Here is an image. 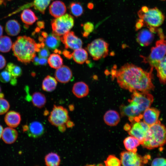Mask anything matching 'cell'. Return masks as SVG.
I'll return each instance as SVG.
<instances>
[{"label":"cell","instance_id":"cell-1","mask_svg":"<svg viewBox=\"0 0 166 166\" xmlns=\"http://www.w3.org/2000/svg\"><path fill=\"white\" fill-rule=\"evenodd\" d=\"M151 68L149 71L132 64L127 63L118 69L112 70V76L116 78L120 86L131 92L137 91L149 92L154 90Z\"/></svg>","mask_w":166,"mask_h":166},{"label":"cell","instance_id":"cell-2","mask_svg":"<svg viewBox=\"0 0 166 166\" xmlns=\"http://www.w3.org/2000/svg\"><path fill=\"white\" fill-rule=\"evenodd\" d=\"M14 55L18 60L25 64L32 61L39 50V43H36L34 40L26 36L18 37L12 46Z\"/></svg>","mask_w":166,"mask_h":166},{"label":"cell","instance_id":"cell-3","mask_svg":"<svg viewBox=\"0 0 166 166\" xmlns=\"http://www.w3.org/2000/svg\"><path fill=\"white\" fill-rule=\"evenodd\" d=\"M166 144V127L160 120L149 126L143 143L142 146L152 149L162 146Z\"/></svg>","mask_w":166,"mask_h":166},{"label":"cell","instance_id":"cell-4","mask_svg":"<svg viewBox=\"0 0 166 166\" xmlns=\"http://www.w3.org/2000/svg\"><path fill=\"white\" fill-rule=\"evenodd\" d=\"M138 15L140 18L143 20L144 25L147 26L148 29L159 26L165 19L164 15L156 7L148 8L144 12L140 10L138 12Z\"/></svg>","mask_w":166,"mask_h":166},{"label":"cell","instance_id":"cell-5","mask_svg":"<svg viewBox=\"0 0 166 166\" xmlns=\"http://www.w3.org/2000/svg\"><path fill=\"white\" fill-rule=\"evenodd\" d=\"M166 55V40L160 39L157 41L155 46L152 48L151 53L147 57L142 56L144 62L155 68L160 61Z\"/></svg>","mask_w":166,"mask_h":166},{"label":"cell","instance_id":"cell-6","mask_svg":"<svg viewBox=\"0 0 166 166\" xmlns=\"http://www.w3.org/2000/svg\"><path fill=\"white\" fill-rule=\"evenodd\" d=\"M74 24L73 17L67 14L53 20L51 25L52 33L60 37L69 32Z\"/></svg>","mask_w":166,"mask_h":166},{"label":"cell","instance_id":"cell-7","mask_svg":"<svg viewBox=\"0 0 166 166\" xmlns=\"http://www.w3.org/2000/svg\"><path fill=\"white\" fill-rule=\"evenodd\" d=\"M86 50L94 60L105 58L108 55L109 44L102 38H97L89 44Z\"/></svg>","mask_w":166,"mask_h":166},{"label":"cell","instance_id":"cell-8","mask_svg":"<svg viewBox=\"0 0 166 166\" xmlns=\"http://www.w3.org/2000/svg\"><path fill=\"white\" fill-rule=\"evenodd\" d=\"M150 157L149 155L142 156L136 152L123 151L120 154V161L123 166H143L148 163Z\"/></svg>","mask_w":166,"mask_h":166},{"label":"cell","instance_id":"cell-9","mask_svg":"<svg viewBox=\"0 0 166 166\" xmlns=\"http://www.w3.org/2000/svg\"><path fill=\"white\" fill-rule=\"evenodd\" d=\"M69 119L67 109L62 106L55 105L48 117V120L52 125L58 127L65 125Z\"/></svg>","mask_w":166,"mask_h":166},{"label":"cell","instance_id":"cell-10","mask_svg":"<svg viewBox=\"0 0 166 166\" xmlns=\"http://www.w3.org/2000/svg\"><path fill=\"white\" fill-rule=\"evenodd\" d=\"M131 97L128 100L136 104L141 113L150 107L154 100L153 96L149 92L135 91L132 92Z\"/></svg>","mask_w":166,"mask_h":166},{"label":"cell","instance_id":"cell-11","mask_svg":"<svg viewBox=\"0 0 166 166\" xmlns=\"http://www.w3.org/2000/svg\"><path fill=\"white\" fill-rule=\"evenodd\" d=\"M132 122L130 128L128 131V133L130 136L138 139L142 144L149 126L143 121L140 120Z\"/></svg>","mask_w":166,"mask_h":166},{"label":"cell","instance_id":"cell-12","mask_svg":"<svg viewBox=\"0 0 166 166\" xmlns=\"http://www.w3.org/2000/svg\"><path fill=\"white\" fill-rule=\"evenodd\" d=\"M128 101L129 103L128 105H122L120 107L121 116L128 117L131 122L138 118L142 119V114L137 105L132 101Z\"/></svg>","mask_w":166,"mask_h":166},{"label":"cell","instance_id":"cell-13","mask_svg":"<svg viewBox=\"0 0 166 166\" xmlns=\"http://www.w3.org/2000/svg\"><path fill=\"white\" fill-rule=\"evenodd\" d=\"M61 41L66 49L74 50L81 48L83 45L82 40L76 36L73 31H69L60 37Z\"/></svg>","mask_w":166,"mask_h":166},{"label":"cell","instance_id":"cell-14","mask_svg":"<svg viewBox=\"0 0 166 166\" xmlns=\"http://www.w3.org/2000/svg\"><path fill=\"white\" fill-rule=\"evenodd\" d=\"M38 39L40 42L43 43L47 47L53 50L57 48L60 43V37L53 33L48 34L42 32Z\"/></svg>","mask_w":166,"mask_h":166},{"label":"cell","instance_id":"cell-15","mask_svg":"<svg viewBox=\"0 0 166 166\" xmlns=\"http://www.w3.org/2000/svg\"><path fill=\"white\" fill-rule=\"evenodd\" d=\"M23 130L26 131L29 137L37 138L41 136L44 133L45 129L43 124L37 121L30 123L28 126H24Z\"/></svg>","mask_w":166,"mask_h":166},{"label":"cell","instance_id":"cell-16","mask_svg":"<svg viewBox=\"0 0 166 166\" xmlns=\"http://www.w3.org/2000/svg\"><path fill=\"white\" fill-rule=\"evenodd\" d=\"M160 112L157 109L149 107L142 114L143 121L149 126L156 123L159 121Z\"/></svg>","mask_w":166,"mask_h":166},{"label":"cell","instance_id":"cell-17","mask_svg":"<svg viewBox=\"0 0 166 166\" xmlns=\"http://www.w3.org/2000/svg\"><path fill=\"white\" fill-rule=\"evenodd\" d=\"M73 74L70 68L67 66L62 65L57 69L55 73L56 79L63 83L69 82L71 79Z\"/></svg>","mask_w":166,"mask_h":166},{"label":"cell","instance_id":"cell-18","mask_svg":"<svg viewBox=\"0 0 166 166\" xmlns=\"http://www.w3.org/2000/svg\"><path fill=\"white\" fill-rule=\"evenodd\" d=\"M153 33L149 30L144 29L137 34L136 40L142 46H146L150 45L153 41L154 35Z\"/></svg>","mask_w":166,"mask_h":166},{"label":"cell","instance_id":"cell-19","mask_svg":"<svg viewBox=\"0 0 166 166\" xmlns=\"http://www.w3.org/2000/svg\"><path fill=\"white\" fill-rule=\"evenodd\" d=\"M49 10L52 16L57 18L63 15L65 13L66 8L63 2L60 1H56L50 5Z\"/></svg>","mask_w":166,"mask_h":166},{"label":"cell","instance_id":"cell-20","mask_svg":"<svg viewBox=\"0 0 166 166\" xmlns=\"http://www.w3.org/2000/svg\"><path fill=\"white\" fill-rule=\"evenodd\" d=\"M21 120L20 114L14 111L7 112L4 118L5 121L7 125L13 128L18 126L20 123Z\"/></svg>","mask_w":166,"mask_h":166},{"label":"cell","instance_id":"cell-21","mask_svg":"<svg viewBox=\"0 0 166 166\" xmlns=\"http://www.w3.org/2000/svg\"><path fill=\"white\" fill-rule=\"evenodd\" d=\"M89 91L87 85L82 81L76 82L72 88L73 93L78 98H81L87 96L89 93Z\"/></svg>","mask_w":166,"mask_h":166},{"label":"cell","instance_id":"cell-22","mask_svg":"<svg viewBox=\"0 0 166 166\" xmlns=\"http://www.w3.org/2000/svg\"><path fill=\"white\" fill-rule=\"evenodd\" d=\"M18 136L17 131L13 128L8 127L3 129L2 137L7 144L13 143L17 140Z\"/></svg>","mask_w":166,"mask_h":166},{"label":"cell","instance_id":"cell-23","mask_svg":"<svg viewBox=\"0 0 166 166\" xmlns=\"http://www.w3.org/2000/svg\"><path fill=\"white\" fill-rule=\"evenodd\" d=\"M120 120V116L119 113L114 110H108L104 116L105 122L110 126L117 125L119 122Z\"/></svg>","mask_w":166,"mask_h":166},{"label":"cell","instance_id":"cell-24","mask_svg":"<svg viewBox=\"0 0 166 166\" xmlns=\"http://www.w3.org/2000/svg\"><path fill=\"white\" fill-rule=\"evenodd\" d=\"M5 30L8 35L15 36L18 35L20 31V25L17 20H10L6 23Z\"/></svg>","mask_w":166,"mask_h":166},{"label":"cell","instance_id":"cell-25","mask_svg":"<svg viewBox=\"0 0 166 166\" xmlns=\"http://www.w3.org/2000/svg\"><path fill=\"white\" fill-rule=\"evenodd\" d=\"M160 82L164 85L166 83V56L160 61L155 68Z\"/></svg>","mask_w":166,"mask_h":166},{"label":"cell","instance_id":"cell-26","mask_svg":"<svg viewBox=\"0 0 166 166\" xmlns=\"http://www.w3.org/2000/svg\"><path fill=\"white\" fill-rule=\"evenodd\" d=\"M71 57L76 62L82 64L87 60L88 53L86 50L81 48L74 50Z\"/></svg>","mask_w":166,"mask_h":166},{"label":"cell","instance_id":"cell-27","mask_svg":"<svg viewBox=\"0 0 166 166\" xmlns=\"http://www.w3.org/2000/svg\"><path fill=\"white\" fill-rule=\"evenodd\" d=\"M123 143L128 151L135 152L137 151V147L140 144L138 139L131 136L126 137L123 141Z\"/></svg>","mask_w":166,"mask_h":166},{"label":"cell","instance_id":"cell-28","mask_svg":"<svg viewBox=\"0 0 166 166\" xmlns=\"http://www.w3.org/2000/svg\"><path fill=\"white\" fill-rule=\"evenodd\" d=\"M22 21L27 25L33 24L38 19L34 13L30 9L24 10L21 15Z\"/></svg>","mask_w":166,"mask_h":166},{"label":"cell","instance_id":"cell-29","mask_svg":"<svg viewBox=\"0 0 166 166\" xmlns=\"http://www.w3.org/2000/svg\"><path fill=\"white\" fill-rule=\"evenodd\" d=\"M57 85V82L56 78L51 76L48 75L43 81L42 88L45 91L51 92L56 89Z\"/></svg>","mask_w":166,"mask_h":166},{"label":"cell","instance_id":"cell-30","mask_svg":"<svg viewBox=\"0 0 166 166\" xmlns=\"http://www.w3.org/2000/svg\"><path fill=\"white\" fill-rule=\"evenodd\" d=\"M31 100L33 105L39 108L43 107L46 101L45 95L40 92H36L33 93Z\"/></svg>","mask_w":166,"mask_h":166},{"label":"cell","instance_id":"cell-31","mask_svg":"<svg viewBox=\"0 0 166 166\" xmlns=\"http://www.w3.org/2000/svg\"><path fill=\"white\" fill-rule=\"evenodd\" d=\"M45 161L46 165L57 166L60 164L61 160L58 154L55 152H51L45 156Z\"/></svg>","mask_w":166,"mask_h":166},{"label":"cell","instance_id":"cell-32","mask_svg":"<svg viewBox=\"0 0 166 166\" xmlns=\"http://www.w3.org/2000/svg\"><path fill=\"white\" fill-rule=\"evenodd\" d=\"M48 63L51 68L57 69L62 65L63 61L62 57L58 54L52 53L49 57Z\"/></svg>","mask_w":166,"mask_h":166},{"label":"cell","instance_id":"cell-33","mask_svg":"<svg viewBox=\"0 0 166 166\" xmlns=\"http://www.w3.org/2000/svg\"><path fill=\"white\" fill-rule=\"evenodd\" d=\"M12 46V43L10 38L4 36L0 37V51L3 53L8 52Z\"/></svg>","mask_w":166,"mask_h":166},{"label":"cell","instance_id":"cell-34","mask_svg":"<svg viewBox=\"0 0 166 166\" xmlns=\"http://www.w3.org/2000/svg\"><path fill=\"white\" fill-rule=\"evenodd\" d=\"M52 0H34L32 5L35 10L44 14L46 9Z\"/></svg>","mask_w":166,"mask_h":166},{"label":"cell","instance_id":"cell-35","mask_svg":"<svg viewBox=\"0 0 166 166\" xmlns=\"http://www.w3.org/2000/svg\"><path fill=\"white\" fill-rule=\"evenodd\" d=\"M69 9L70 13L76 17L81 16L84 12L82 6L78 2H71L69 5Z\"/></svg>","mask_w":166,"mask_h":166},{"label":"cell","instance_id":"cell-36","mask_svg":"<svg viewBox=\"0 0 166 166\" xmlns=\"http://www.w3.org/2000/svg\"><path fill=\"white\" fill-rule=\"evenodd\" d=\"M0 81L3 83H6L9 82L13 85L17 83L16 78L12 76L6 70L0 73Z\"/></svg>","mask_w":166,"mask_h":166},{"label":"cell","instance_id":"cell-37","mask_svg":"<svg viewBox=\"0 0 166 166\" xmlns=\"http://www.w3.org/2000/svg\"><path fill=\"white\" fill-rule=\"evenodd\" d=\"M7 70L13 77L17 78L20 76L22 74L21 68L18 65L12 63H8L6 67Z\"/></svg>","mask_w":166,"mask_h":166},{"label":"cell","instance_id":"cell-38","mask_svg":"<svg viewBox=\"0 0 166 166\" xmlns=\"http://www.w3.org/2000/svg\"><path fill=\"white\" fill-rule=\"evenodd\" d=\"M104 163L107 166H120L121 165L120 160L113 155L109 156Z\"/></svg>","mask_w":166,"mask_h":166},{"label":"cell","instance_id":"cell-39","mask_svg":"<svg viewBox=\"0 0 166 166\" xmlns=\"http://www.w3.org/2000/svg\"><path fill=\"white\" fill-rule=\"evenodd\" d=\"M40 47L38 53V57H40L47 58L50 55V52L47 47L43 42H40Z\"/></svg>","mask_w":166,"mask_h":166},{"label":"cell","instance_id":"cell-40","mask_svg":"<svg viewBox=\"0 0 166 166\" xmlns=\"http://www.w3.org/2000/svg\"><path fill=\"white\" fill-rule=\"evenodd\" d=\"M10 107L8 101L3 98H0V115L6 113Z\"/></svg>","mask_w":166,"mask_h":166},{"label":"cell","instance_id":"cell-41","mask_svg":"<svg viewBox=\"0 0 166 166\" xmlns=\"http://www.w3.org/2000/svg\"><path fill=\"white\" fill-rule=\"evenodd\" d=\"M83 27L84 31L82 34L85 37H87L94 30L93 24L89 22H86L83 24Z\"/></svg>","mask_w":166,"mask_h":166},{"label":"cell","instance_id":"cell-42","mask_svg":"<svg viewBox=\"0 0 166 166\" xmlns=\"http://www.w3.org/2000/svg\"><path fill=\"white\" fill-rule=\"evenodd\" d=\"M151 165L153 166H166V159L163 157H158L154 159Z\"/></svg>","mask_w":166,"mask_h":166},{"label":"cell","instance_id":"cell-43","mask_svg":"<svg viewBox=\"0 0 166 166\" xmlns=\"http://www.w3.org/2000/svg\"><path fill=\"white\" fill-rule=\"evenodd\" d=\"M144 25L143 20L140 18L138 19L135 25V30L137 31L141 29Z\"/></svg>","mask_w":166,"mask_h":166},{"label":"cell","instance_id":"cell-44","mask_svg":"<svg viewBox=\"0 0 166 166\" xmlns=\"http://www.w3.org/2000/svg\"><path fill=\"white\" fill-rule=\"evenodd\" d=\"M6 63V60L4 57L0 54V69L5 66Z\"/></svg>","mask_w":166,"mask_h":166},{"label":"cell","instance_id":"cell-45","mask_svg":"<svg viewBox=\"0 0 166 166\" xmlns=\"http://www.w3.org/2000/svg\"><path fill=\"white\" fill-rule=\"evenodd\" d=\"M48 63L47 58L40 57L38 65H46Z\"/></svg>","mask_w":166,"mask_h":166},{"label":"cell","instance_id":"cell-46","mask_svg":"<svg viewBox=\"0 0 166 166\" xmlns=\"http://www.w3.org/2000/svg\"><path fill=\"white\" fill-rule=\"evenodd\" d=\"M37 25L38 28L41 29L44 28V23L42 21H39L37 23Z\"/></svg>","mask_w":166,"mask_h":166},{"label":"cell","instance_id":"cell-47","mask_svg":"<svg viewBox=\"0 0 166 166\" xmlns=\"http://www.w3.org/2000/svg\"><path fill=\"white\" fill-rule=\"evenodd\" d=\"M39 59V57H37L36 56L34 57L32 62H33V63L35 65H38Z\"/></svg>","mask_w":166,"mask_h":166},{"label":"cell","instance_id":"cell-48","mask_svg":"<svg viewBox=\"0 0 166 166\" xmlns=\"http://www.w3.org/2000/svg\"><path fill=\"white\" fill-rule=\"evenodd\" d=\"M67 127H72L73 125V124L72 122L70 121L69 120L66 123Z\"/></svg>","mask_w":166,"mask_h":166},{"label":"cell","instance_id":"cell-49","mask_svg":"<svg viewBox=\"0 0 166 166\" xmlns=\"http://www.w3.org/2000/svg\"><path fill=\"white\" fill-rule=\"evenodd\" d=\"M3 129V127L0 124V139L1 138Z\"/></svg>","mask_w":166,"mask_h":166},{"label":"cell","instance_id":"cell-50","mask_svg":"<svg viewBox=\"0 0 166 166\" xmlns=\"http://www.w3.org/2000/svg\"><path fill=\"white\" fill-rule=\"evenodd\" d=\"M3 32V28L2 26L0 25V37L2 36Z\"/></svg>","mask_w":166,"mask_h":166},{"label":"cell","instance_id":"cell-51","mask_svg":"<svg viewBox=\"0 0 166 166\" xmlns=\"http://www.w3.org/2000/svg\"><path fill=\"white\" fill-rule=\"evenodd\" d=\"M88 8H89V9H92L93 8V3H90L88 4Z\"/></svg>","mask_w":166,"mask_h":166},{"label":"cell","instance_id":"cell-52","mask_svg":"<svg viewBox=\"0 0 166 166\" xmlns=\"http://www.w3.org/2000/svg\"><path fill=\"white\" fill-rule=\"evenodd\" d=\"M4 97V94L2 93L1 89L0 86V98H3Z\"/></svg>","mask_w":166,"mask_h":166},{"label":"cell","instance_id":"cell-53","mask_svg":"<svg viewBox=\"0 0 166 166\" xmlns=\"http://www.w3.org/2000/svg\"><path fill=\"white\" fill-rule=\"evenodd\" d=\"M6 2L5 0H0V5H2L3 4H5Z\"/></svg>","mask_w":166,"mask_h":166},{"label":"cell","instance_id":"cell-54","mask_svg":"<svg viewBox=\"0 0 166 166\" xmlns=\"http://www.w3.org/2000/svg\"><path fill=\"white\" fill-rule=\"evenodd\" d=\"M10 0H5V1H10Z\"/></svg>","mask_w":166,"mask_h":166},{"label":"cell","instance_id":"cell-55","mask_svg":"<svg viewBox=\"0 0 166 166\" xmlns=\"http://www.w3.org/2000/svg\"><path fill=\"white\" fill-rule=\"evenodd\" d=\"M162 0V1H164V0Z\"/></svg>","mask_w":166,"mask_h":166}]
</instances>
